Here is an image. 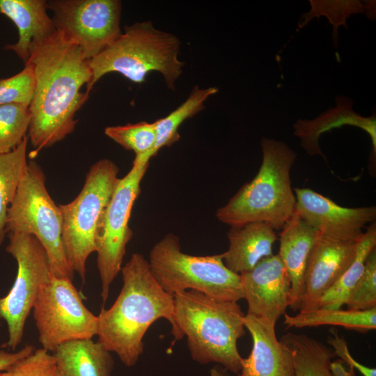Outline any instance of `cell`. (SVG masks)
Masks as SVG:
<instances>
[{"label":"cell","instance_id":"1","mask_svg":"<svg viewBox=\"0 0 376 376\" xmlns=\"http://www.w3.org/2000/svg\"><path fill=\"white\" fill-rule=\"evenodd\" d=\"M27 62L36 75L28 131L33 148L29 157L33 159L75 130V113L89 95L81 89L90 84L92 72L79 47L58 31L34 45Z\"/></svg>","mask_w":376,"mask_h":376},{"label":"cell","instance_id":"2","mask_svg":"<svg viewBox=\"0 0 376 376\" xmlns=\"http://www.w3.org/2000/svg\"><path fill=\"white\" fill-rule=\"evenodd\" d=\"M123 287L112 306L102 308L97 317L98 340L122 363L132 367L143 352V337L157 320L166 319L175 340L174 297L158 283L148 260L133 253L122 267Z\"/></svg>","mask_w":376,"mask_h":376},{"label":"cell","instance_id":"3","mask_svg":"<svg viewBox=\"0 0 376 376\" xmlns=\"http://www.w3.org/2000/svg\"><path fill=\"white\" fill-rule=\"evenodd\" d=\"M173 297L175 340L187 337L195 361L217 363L238 374L243 357L237 340L245 334V314L238 303L216 299L193 290L177 292Z\"/></svg>","mask_w":376,"mask_h":376},{"label":"cell","instance_id":"4","mask_svg":"<svg viewBox=\"0 0 376 376\" xmlns=\"http://www.w3.org/2000/svg\"><path fill=\"white\" fill-rule=\"evenodd\" d=\"M263 159L258 173L216 212L230 226L264 222L281 229L295 212L290 169L297 154L281 141L263 137Z\"/></svg>","mask_w":376,"mask_h":376},{"label":"cell","instance_id":"5","mask_svg":"<svg viewBox=\"0 0 376 376\" xmlns=\"http://www.w3.org/2000/svg\"><path fill=\"white\" fill-rule=\"evenodd\" d=\"M180 49L178 36L157 29L151 21L125 26L112 43L89 60L92 79L86 93L89 95L94 85L110 72L141 84L152 71L159 72L167 88L173 90L185 65L179 58Z\"/></svg>","mask_w":376,"mask_h":376},{"label":"cell","instance_id":"6","mask_svg":"<svg viewBox=\"0 0 376 376\" xmlns=\"http://www.w3.org/2000/svg\"><path fill=\"white\" fill-rule=\"evenodd\" d=\"M148 261L158 283L172 295L193 290L221 301L237 302L244 299L240 275L226 266L221 253H185L179 237L173 233L154 244Z\"/></svg>","mask_w":376,"mask_h":376},{"label":"cell","instance_id":"7","mask_svg":"<svg viewBox=\"0 0 376 376\" xmlns=\"http://www.w3.org/2000/svg\"><path fill=\"white\" fill-rule=\"evenodd\" d=\"M116 164L102 159L92 165L78 196L58 205L63 216L62 244L67 262L84 282L86 261L97 250L106 207L120 178Z\"/></svg>","mask_w":376,"mask_h":376},{"label":"cell","instance_id":"8","mask_svg":"<svg viewBox=\"0 0 376 376\" xmlns=\"http://www.w3.org/2000/svg\"><path fill=\"white\" fill-rule=\"evenodd\" d=\"M45 180L42 169L31 159L8 210L7 233L36 237L48 256L52 274L72 280L74 272L67 262L62 244V213L49 194Z\"/></svg>","mask_w":376,"mask_h":376},{"label":"cell","instance_id":"9","mask_svg":"<svg viewBox=\"0 0 376 376\" xmlns=\"http://www.w3.org/2000/svg\"><path fill=\"white\" fill-rule=\"evenodd\" d=\"M8 235L6 250L15 259L17 272L10 291L0 298V318L7 325V345L15 350L22 340L36 299L53 274L48 256L36 237L19 233Z\"/></svg>","mask_w":376,"mask_h":376},{"label":"cell","instance_id":"10","mask_svg":"<svg viewBox=\"0 0 376 376\" xmlns=\"http://www.w3.org/2000/svg\"><path fill=\"white\" fill-rule=\"evenodd\" d=\"M32 311L39 342L49 352L63 343L91 339L97 334V317L85 306L68 278L52 274Z\"/></svg>","mask_w":376,"mask_h":376},{"label":"cell","instance_id":"11","mask_svg":"<svg viewBox=\"0 0 376 376\" xmlns=\"http://www.w3.org/2000/svg\"><path fill=\"white\" fill-rule=\"evenodd\" d=\"M149 163L133 160L129 172L119 178L102 219L96 253L103 303L109 297L111 285L121 270L126 246L133 235L129 221Z\"/></svg>","mask_w":376,"mask_h":376},{"label":"cell","instance_id":"12","mask_svg":"<svg viewBox=\"0 0 376 376\" xmlns=\"http://www.w3.org/2000/svg\"><path fill=\"white\" fill-rule=\"evenodd\" d=\"M56 31L76 44L84 57H95L122 33L119 0H50Z\"/></svg>","mask_w":376,"mask_h":376},{"label":"cell","instance_id":"13","mask_svg":"<svg viewBox=\"0 0 376 376\" xmlns=\"http://www.w3.org/2000/svg\"><path fill=\"white\" fill-rule=\"evenodd\" d=\"M295 214L324 237L359 241L362 228L376 219L375 206L342 207L309 188H295Z\"/></svg>","mask_w":376,"mask_h":376},{"label":"cell","instance_id":"14","mask_svg":"<svg viewBox=\"0 0 376 376\" xmlns=\"http://www.w3.org/2000/svg\"><path fill=\"white\" fill-rule=\"evenodd\" d=\"M240 275L246 314L276 324L291 304L290 279L279 254L261 260Z\"/></svg>","mask_w":376,"mask_h":376},{"label":"cell","instance_id":"15","mask_svg":"<svg viewBox=\"0 0 376 376\" xmlns=\"http://www.w3.org/2000/svg\"><path fill=\"white\" fill-rule=\"evenodd\" d=\"M359 241L336 240L319 233L307 263L299 311L315 309L322 296L353 262Z\"/></svg>","mask_w":376,"mask_h":376},{"label":"cell","instance_id":"16","mask_svg":"<svg viewBox=\"0 0 376 376\" xmlns=\"http://www.w3.org/2000/svg\"><path fill=\"white\" fill-rule=\"evenodd\" d=\"M253 347L237 376H295L292 352L276 336L275 324L246 314L243 321Z\"/></svg>","mask_w":376,"mask_h":376},{"label":"cell","instance_id":"17","mask_svg":"<svg viewBox=\"0 0 376 376\" xmlns=\"http://www.w3.org/2000/svg\"><path fill=\"white\" fill-rule=\"evenodd\" d=\"M47 10L45 0H0V14L10 19L18 31L17 41L3 49L13 51L24 64L32 47L57 31Z\"/></svg>","mask_w":376,"mask_h":376},{"label":"cell","instance_id":"18","mask_svg":"<svg viewBox=\"0 0 376 376\" xmlns=\"http://www.w3.org/2000/svg\"><path fill=\"white\" fill-rule=\"evenodd\" d=\"M281 229L278 254L290 279V307L297 311L304 290L307 263L319 232L295 213Z\"/></svg>","mask_w":376,"mask_h":376},{"label":"cell","instance_id":"19","mask_svg":"<svg viewBox=\"0 0 376 376\" xmlns=\"http://www.w3.org/2000/svg\"><path fill=\"white\" fill-rule=\"evenodd\" d=\"M336 107L330 108L313 120H298L293 125L294 134L301 139V147L308 155H320L321 151L318 139L320 136L334 128L343 125H353L366 131L370 136L372 144V155L376 154V115L373 113L364 117L356 113L352 108L351 98L340 95L336 97Z\"/></svg>","mask_w":376,"mask_h":376},{"label":"cell","instance_id":"20","mask_svg":"<svg viewBox=\"0 0 376 376\" xmlns=\"http://www.w3.org/2000/svg\"><path fill=\"white\" fill-rule=\"evenodd\" d=\"M228 249L221 253L226 266L240 274L251 269L261 260L273 255L276 240L275 230L264 222L230 226Z\"/></svg>","mask_w":376,"mask_h":376},{"label":"cell","instance_id":"21","mask_svg":"<svg viewBox=\"0 0 376 376\" xmlns=\"http://www.w3.org/2000/svg\"><path fill=\"white\" fill-rule=\"evenodd\" d=\"M52 354L60 376H111V352L92 338L63 343Z\"/></svg>","mask_w":376,"mask_h":376},{"label":"cell","instance_id":"22","mask_svg":"<svg viewBox=\"0 0 376 376\" xmlns=\"http://www.w3.org/2000/svg\"><path fill=\"white\" fill-rule=\"evenodd\" d=\"M281 340L292 352L295 376H332L329 364L335 354L331 348L301 334L288 333ZM210 373V376H231L219 366L212 368Z\"/></svg>","mask_w":376,"mask_h":376},{"label":"cell","instance_id":"23","mask_svg":"<svg viewBox=\"0 0 376 376\" xmlns=\"http://www.w3.org/2000/svg\"><path fill=\"white\" fill-rule=\"evenodd\" d=\"M283 315L287 328L334 325L363 333L376 329V308L366 311L316 308L292 316Z\"/></svg>","mask_w":376,"mask_h":376},{"label":"cell","instance_id":"24","mask_svg":"<svg viewBox=\"0 0 376 376\" xmlns=\"http://www.w3.org/2000/svg\"><path fill=\"white\" fill-rule=\"evenodd\" d=\"M219 89L214 86L201 88L194 86L187 98L175 109L164 118L155 121L156 139L152 157L165 146H170L180 139V126L187 119L205 109V102L216 94Z\"/></svg>","mask_w":376,"mask_h":376},{"label":"cell","instance_id":"25","mask_svg":"<svg viewBox=\"0 0 376 376\" xmlns=\"http://www.w3.org/2000/svg\"><path fill=\"white\" fill-rule=\"evenodd\" d=\"M375 246L376 224L374 221L370 223L359 241L353 262L332 287L322 296L315 309H338L345 304L350 290L363 273L366 258Z\"/></svg>","mask_w":376,"mask_h":376},{"label":"cell","instance_id":"26","mask_svg":"<svg viewBox=\"0 0 376 376\" xmlns=\"http://www.w3.org/2000/svg\"><path fill=\"white\" fill-rule=\"evenodd\" d=\"M28 135L13 151L0 154V245L7 233L10 205L27 165Z\"/></svg>","mask_w":376,"mask_h":376},{"label":"cell","instance_id":"27","mask_svg":"<svg viewBox=\"0 0 376 376\" xmlns=\"http://www.w3.org/2000/svg\"><path fill=\"white\" fill-rule=\"evenodd\" d=\"M104 134L125 150L133 151L136 160L150 162L152 157L156 139L155 122L108 126Z\"/></svg>","mask_w":376,"mask_h":376},{"label":"cell","instance_id":"28","mask_svg":"<svg viewBox=\"0 0 376 376\" xmlns=\"http://www.w3.org/2000/svg\"><path fill=\"white\" fill-rule=\"evenodd\" d=\"M31 120L29 107L0 105V154L15 150L28 135Z\"/></svg>","mask_w":376,"mask_h":376},{"label":"cell","instance_id":"29","mask_svg":"<svg viewBox=\"0 0 376 376\" xmlns=\"http://www.w3.org/2000/svg\"><path fill=\"white\" fill-rule=\"evenodd\" d=\"M311 10L300 18L299 27L306 26L313 18L324 15L333 26V39L335 47L338 43V28L343 25L347 28L346 19L351 15L366 13L365 4L358 0L320 1L310 0Z\"/></svg>","mask_w":376,"mask_h":376},{"label":"cell","instance_id":"30","mask_svg":"<svg viewBox=\"0 0 376 376\" xmlns=\"http://www.w3.org/2000/svg\"><path fill=\"white\" fill-rule=\"evenodd\" d=\"M17 74L0 79V105L23 104L29 107L36 89V75L32 63L26 62Z\"/></svg>","mask_w":376,"mask_h":376},{"label":"cell","instance_id":"31","mask_svg":"<svg viewBox=\"0 0 376 376\" xmlns=\"http://www.w3.org/2000/svg\"><path fill=\"white\" fill-rule=\"evenodd\" d=\"M345 305L348 310L376 308V249L368 256L363 273L350 290Z\"/></svg>","mask_w":376,"mask_h":376},{"label":"cell","instance_id":"32","mask_svg":"<svg viewBox=\"0 0 376 376\" xmlns=\"http://www.w3.org/2000/svg\"><path fill=\"white\" fill-rule=\"evenodd\" d=\"M0 376L60 375L53 354L41 347L1 372Z\"/></svg>","mask_w":376,"mask_h":376},{"label":"cell","instance_id":"33","mask_svg":"<svg viewBox=\"0 0 376 376\" xmlns=\"http://www.w3.org/2000/svg\"><path fill=\"white\" fill-rule=\"evenodd\" d=\"M331 334L327 342L331 346L335 356L339 357L347 365L352 366L354 369L358 370L363 376H376V369L375 368L364 366L352 357L345 338L340 336L334 329L331 331Z\"/></svg>","mask_w":376,"mask_h":376},{"label":"cell","instance_id":"34","mask_svg":"<svg viewBox=\"0 0 376 376\" xmlns=\"http://www.w3.org/2000/svg\"><path fill=\"white\" fill-rule=\"evenodd\" d=\"M34 347L28 345L20 350L15 352H8L5 350H0V373L6 370L10 366L18 360L28 356L32 353Z\"/></svg>","mask_w":376,"mask_h":376},{"label":"cell","instance_id":"35","mask_svg":"<svg viewBox=\"0 0 376 376\" xmlns=\"http://www.w3.org/2000/svg\"><path fill=\"white\" fill-rule=\"evenodd\" d=\"M329 369L332 376H356L354 368L341 359L331 361Z\"/></svg>","mask_w":376,"mask_h":376},{"label":"cell","instance_id":"36","mask_svg":"<svg viewBox=\"0 0 376 376\" xmlns=\"http://www.w3.org/2000/svg\"><path fill=\"white\" fill-rule=\"evenodd\" d=\"M366 14L372 20L375 19V1H365Z\"/></svg>","mask_w":376,"mask_h":376}]
</instances>
